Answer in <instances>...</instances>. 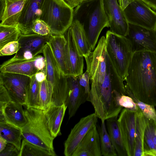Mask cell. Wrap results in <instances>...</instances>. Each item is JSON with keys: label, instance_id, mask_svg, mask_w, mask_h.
Here are the masks:
<instances>
[{"label": "cell", "instance_id": "cell-1", "mask_svg": "<svg viewBox=\"0 0 156 156\" xmlns=\"http://www.w3.org/2000/svg\"><path fill=\"white\" fill-rule=\"evenodd\" d=\"M124 81L125 90L140 101L156 106V54L134 52Z\"/></svg>", "mask_w": 156, "mask_h": 156}, {"label": "cell", "instance_id": "cell-2", "mask_svg": "<svg viewBox=\"0 0 156 156\" xmlns=\"http://www.w3.org/2000/svg\"><path fill=\"white\" fill-rule=\"evenodd\" d=\"M105 76L101 84L91 86L87 101L92 104L94 113L101 122L118 117L122 107L117 105L115 100L114 90L126 95L124 81L112 65L107 53Z\"/></svg>", "mask_w": 156, "mask_h": 156}, {"label": "cell", "instance_id": "cell-3", "mask_svg": "<svg viewBox=\"0 0 156 156\" xmlns=\"http://www.w3.org/2000/svg\"><path fill=\"white\" fill-rule=\"evenodd\" d=\"M73 20L78 21L82 25L92 51L102 30L109 27L103 0L82 1L74 10Z\"/></svg>", "mask_w": 156, "mask_h": 156}, {"label": "cell", "instance_id": "cell-4", "mask_svg": "<svg viewBox=\"0 0 156 156\" xmlns=\"http://www.w3.org/2000/svg\"><path fill=\"white\" fill-rule=\"evenodd\" d=\"M25 113L27 121L21 129L23 137L31 143L55 152L53 145L54 139L48 127L44 111L27 108Z\"/></svg>", "mask_w": 156, "mask_h": 156}, {"label": "cell", "instance_id": "cell-5", "mask_svg": "<svg viewBox=\"0 0 156 156\" xmlns=\"http://www.w3.org/2000/svg\"><path fill=\"white\" fill-rule=\"evenodd\" d=\"M74 10L64 0H44L40 19L49 26L51 34H64L73 20Z\"/></svg>", "mask_w": 156, "mask_h": 156}, {"label": "cell", "instance_id": "cell-6", "mask_svg": "<svg viewBox=\"0 0 156 156\" xmlns=\"http://www.w3.org/2000/svg\"><path fill=\"white\" fill-rule=\"evenodd\" d=\"M106 52L115 69L124 81L133 53L129 40L108 30L105 35Z\"/></svg>", "mask_w": 156, "mask_h": 156}, {"label": "cell", "instance_id": "cell-7", "mask_svg": "<svg viewBox=\"0 0 156 156\" xmlns=\"http://www.w3.org/2000/svg\"><path fill=\"white\" fill-rule=\"evenodd\" d=\"M106 38L102 36L94 51L84 57L91 86H99L103 82L106 71Z\"/></svg>", "mask_w": 156, "mask_h": 156}, {"label": "cell", "instance_id": "cell-8", "mask_svg": "<svg viewBox=\"0 0 156 156\" xmlns=\"http://www.w3.org/2000/svg\"><path fill=\"white\" fill-rule=\"evenodd\" d=\"M123 11L129 23L155 30L156 12L142 0H135Z\"/></svg>", "mask_w": 156, "mask_h": 156}, {"label": "cell", "instance_id": "cell-9", "mask_svg": "<svg viewBox=\"0 0 156 156\" xmlns=\"http://www.w3.org/2000/svg\"><path fill=\"white\" fill-rule=\"evenodd\" d=\"M31 77L11 73H0V83L8 91L12 101L26 106L27 92Z\"/></svg>", "mask_w": 156, "mask_h": 156}, {"label": "cell", "instance_id": "cell-10", "mask_svg": "<svg viewBox=\"0 0 156 156\" xmlns=\"http://www.w3.org/2000/svg\"><path fill=\"white\" fill-rule=\"evenodd\" d=\"M131 44L133 53L148 51L156 54V31L129 23L126 36Z\"/></svg>", "mask_w": 156, "mask_h": 156}, {"label": "cell", "instance_id": "cell-11", "mask_svg": "<svg viewBox=\"0 0 156 156\" xmlns=\"http://www.w3.org/2000/svg\"><path fill=\"white\" fill-rule=\"evenodd\" d=\"M98 117L94 113L81 118L71 129L64 143V154L66 156H72L78 146L93 127L96 126Z\"/></svg>", "mask_w": 156, "mask_h": 156}, {"label": "cell", "instance_id": "cell-12", "mask_svg": "<svg viewBox=\"0 0 156 156\" xmlns=\"http://www.w3.org/2000/svg\"><path fill=\"white\" fill-rule=\"evenodd\" d=\"M136 112L122 109L117 122L128 156H134Z\"/></svg>", "mask_w": 156, "mask_h": 156}, {"label": "cell", "instance_id": "cell-13", "mask_svg": "<svg viewBox=\"0 0 156 156\" xmlns=\"http://www.w3.org/2000/svg\"><path fill=\"white\" fill-rule=\"evenodd\" d=\"M50 34L42 35L37 34H21L18 40L19 49L14 57L29 59L42 53Z\"/></svg>", "mask_w": 156, "mask_h": 156}, {"label": "cell", "instance_id": "cell-14", "mask_svg": "<svg viewBox=\"0 0 156 156\" xmlns=\"http://www.w3.org/2000/svg\"><path fill=\"white\" fill-rule=\"evenodd\" d=\"M105 11L108 17L110 30L117 34L126 37L129 23L118 0H103Z\"/></svg>", "mask_w": 156, "mask_h": 156}, {"label": "cell", "instance_id": "cell-15", "mask_svg": "<svg viewBox=\"0 0 156 156\" xmlns=\"http://www.w3.org/2000/svg\"><path fill=\"white\" fill-rule=\"evenodd\" d=\"M67 80L68 92L65 104L69 119L74 116L80 106L87 101L89 95L80 85L78 76H67Z\"/></svg>", "mask_w": 156, "mask_h": 156}, {"label": "cell", "instance_id": "cell-16", "mask_svg": "<svg viewBox=\"0 0 156 156\" xmlns=\"http://www.w3.org/2000/svg\"><path fill=\"white\" fill-rule=\"evenodd\" d=\"M64 35L66 40L67 57L70 76H77L83 73L84 56L77 45L70 27Z\"/></svg>", "mask_w": 156, "mask_h": 156}, {"label": "cell", "instance_id": "cell-17", "mask_svg": "<svg viewBox=\"0 0 156 156\" xmlns=\"http://www.w3.org/2000/svg\"><path fill=\"white\" fill-rule=\"evenodd\" d=\"M39 55L29 59L14 57L0 66V72L20 74L31 77L40 71L37 61Z\"/></svg>", "mask_w": 156, "mask_h": 156}, {"label": "cell", "instance_id": "cell-18", "mask_svg": "<svg viewBox=\"0 0 156 156\" xmlns=\"http://www.w3.org/2000/svg\"><path fill=\"white\" fill-rule=\"evenodd\" d=\"M44 0H26L18 23L21 34H32L34 22L40 18Z\"/></svg>", "mask_w": 156, "mask_h": 156}, {"label": "cell", "instance_id": "cell-19", "mask_svg": "<svg viewBox=\"0 0 156 156\" xmlns=\"http://www.w3.org/2000/svg\"><path fill=\"white\" fill-rule=\"evenodd\" d=\"M101 156L99 134L96 126L89 131L72 156Z\"/></svg>", "mask_w": 156, "mask_h": 156}, {"label": "cell", "instance_id": "cell-20", "mask_svg": "<svg viewBox=\"0 0 156 156\" xmlns=\"http://www.w3.org/2000/svg\"><path fill=\"white\" fill-rule=\"evenodd\" d=\"M47 43L63 73L70 76L66 49V40L64 34L55 35L51 34Z\"/></svg>", "mask_w": 156, "mask_h": 156}, {"label": "cell", "instance_id": "cell-21", "mask_svg": "<svg viewBox=\"0 0 156 156\" xmlns=\"http://www.w3.org/2000/svg\"><path fill=\"white\" fill-rule=\"evenodd\" d=\"M23 106L20 103L11 101L0 112V117L4 116L5 122L21 129L27 121Z\"/></svg>", "mask_w": 156, "mask_h": 156}, {"label": "cell", "instance_id": "cell-22", "mask_svg": "<svg viewBox=\"0 0 156 156\" xmlns=\"http://www.w3.org/2000/svg\"><path fill=\"white\" fill-rule=\"evenodd\" d=\"M67 108L64 104L60 105H51L44 111L48 127L54 139L61 134V126Z\"/></svg>", "mask_w": 156, "mask_h": 156}, {"label": "cell", "instance_id": "cell-23", "mask_svg": "<svg viewBox=\"0 0 156 156\" xmlns=\"http://www.w3.org/2000/svg\"><path fill=\"white\" fill-rule=\"evenodd\" d=\"M5 5L0 16V25L18 26V22L26 0H5Z\"/></svg>", "mask_w": 156, "mask_h": 156}, {"label": "cell", "instance_id": "cell-24", "mask_svg": "<svg viewBox=\"0 0 156 156\" xmlns=\"http://www.w3.org/2000/svg\"><path fill=\"white\" fill-rule=\"evenodd\" d=\"M118 117L106 120L107 129L118 156H128L118 125Z\"/></svg>", "mask_w": 156, "mask_h": 156}, {"label": "cell", "instance_id": "cell-25", "mask_svg": "<svg viewBox=\"0 0 156 156\" xmlns=\"http://www.w3.org/2000/svg\"><path fill=\"white\" fill-rule=\"evenodd\" d=\"M136 114L134 156H143L144 139L147 119L139 108Z\"/></svg>", "mask_w": 156, "mask_h": 156}, {"label": "cell", "instance_id": "cell-26", "mask_svg": "<svg viewBox=\"0 0 156 156\" xmlns=\"http://www.w3.org/2000/svg\"><path fill=\"white\" fill-rule=\"evenodd\" d=\"M77 45L84 57L92 51L85 32L81 24L76 20H73L70 27Z\"/></svg>", "mask_w": 156, "mask_h": 156}, {"label": "cell", "instance_id": "cell-27", "mask_svg": "<svg viewBox=\"0 0 156 156\" xmlns=\"http://www.w3.org/2000/svg\"><path fill=\"white\" fill-rule=\"evenodd\" d=\"M0 136L20 150L23 136L21 129L6 122H0Z\"/></svg>", "mask_w": 156, "mask_h": 156}, {"label": "cell", "instance_id": "cell-28", "mask_svg": "<svg viewBox=\"0 0 156 156\" xmlns=\"http://www.w3.org/2000/svg\"><path fill=\"white\" fill-rule=\"evenodd\" d=\"M40 83L37 80L35 75L31 77L28 88L27 99V108L41 109L40 100Z\"/></svg>", "mask_w": 156, "mask_h": 156}, {"label": "cell", "instance_id": "cell-29", "mask_svg": "<svg viewBox=\"0 0 156 156\" xmlns=\"http://www.w3.org/2000/svg\"><path fill=\"white\" fill-rule=\"evenodd\" d=\"M99 134L102 156H118L106 129L105 121L101 122Z\"/></svg>", "mask_w": 156, "mask_h": 156}, {"label": "cell", "instance_id": "cell-30", "mask_svg": "<svg viewBox=\"0 0 156 156\" xmlns=\"http://www.w3.org/2000/svg\"><path fill=\"white\" fill-rule=\"evenodd\" d=\"M50 152L30 143L24 138L22 140L19 156H55Z\"/></svg>", "mask_w": 156, "mask_h": 156}, {"label": "cell", "instance_id": "cell-31", "mask_svg": "<svg viewBox=\"0 0 156 156\" xmlns=\"http://www.w3.org/2000/svg\"><path fill=\"white\" fill-rule=\"evenodd\" d=\"M21 34L18 26L0 25V49L10 42L18 41Z\"/></svg>", "mask_w": 156, "mask_h": 156}, {"label": "cell", "instance_id": "cell-32", "mask_svg": "<svg viewBox=\"0 0 156 156\" xmlns=\"http://www.w3.org/2000/svg\"><path fill=\"white\" fill-rule=\"evenodd\" d=\"M53 88L51 83L46 79L40 83V100L41 109L47 110L51 105Z\"/></svg>", "mask_w": 156, "mask_h": 156}, {"label": "cell", "instance_id": "cell-33", "mask_svg": "<svg viewBox=\"0 0 156 156\" xmlns=\"http://www.w3.org/2000/svg\"><path fill=\"white\" fill-rule=\"evenodd\" d=\"M147 119L144 139L143 156H156V147L151 136L152 127L154 121Z\"/></svg>", "mask_w": 156, "mask_h": 156}, {"label": "cell", "instance_id": "cell-34", "mask_svg": "<svg viewBox=\"0 0 156 156\" xmlns=\"http://www.w3.org/2000/svg\"><path fill=\"white\" fill-rule=\"evenodd\" d=\"M126 95L131 98L147 119H152L156 122V111L154 106L144 103L136 98L129 90H125Z\"/></svg>", "mask_w": 156, "mask_h": 156}, {"label": "cell", "instance_id": "cell-35", "mask_svg": "<svg viewBox=\"0 0 156 156\" xmlns=\"http://www.w3.org/2000/svg\"><path fill=\"white\" fill-rule=\"evenodd\" d=\"M114 96L116 103L119 106L135 112H136L139 108L133 99L127 95L121 94L114 90Z\"/></svg>", "mask_w": 156, "mask_h": 156}, {"label": "cell", "instance_id": "cell-36", "mask_svg": "<svg viewBox=\"0 0 156 156\" xmlns=\"http://www.w3.org/2000/svg\"><path fill=\"white\" fill-rule=\"evenodd\" d=\"M32 34L45 35L51 34L49 26L40 19L36 20L34 22L31 29Z\"/></svg>", "mask_w": 156, "mask_h": 156}, {"label": "cell", "instance_id": "cell-37", "mask_svg": "<svg viewBox=\"0 0 156 156\" xmlns=\"http://www.w3.org/2000/svg\"><path fill=\"white\" fill-rule=\"evenodd\" d=\"M18 41L10 42L0 49V56L10 55L16 53L19 49Z\"/></svg>", "mask_w": 156, "mask_h": 156}, {"label": "cell", "instance_id": "cell-38", "mask_svg": "<svg viewBox=\"0 0 156 156\" xmlns=\"http://www.w3.org/2000/svg\"><path fill=\"white\" fill-rule=\"evenodd\" d=\"M12 101L11 97L3 84L0 83V112L3 111L5 106Z\"/></svg>", "mask_w": 156, "mask_h": 156}, {"label": "cell", "instance_id": "cell-39", "mask_svg": "<svg viewBox=\"0 0 156 156\" xmlns=\"http://www.w3.org/2000/svg\"><path fill=\"white\" fill-rule=\"evenodd\" d=\"M78 77L80 85L89 95L90 91L89 85L90 79L88 72L86 70L84 73L78 76Z\"/></svg>", "mask_w": 156, "mask_h": 156}, {"label": "cell", "instance_id": "cell-40", "mask_svg": "<svg viewBox=\"0 0 156 156\" xmlns=\"http://www.w3.org/2000/svg\"><path fill=\"white\" fill-rule=\"evenodd\" d=\"M20 152L15 145L8 143L5 149L0 152V156H19Z\"/></svg>", "mask_w": 156, "mask_h": 156}, {"label": "cell", "instance_id": "cell-41", "mask_svg": "<svg viewBox=\"0 0 156 156\" xmlns=\"http://www.w3.org/2000/svg\"><path fill=\"white\" fill-rule=\"evenodd\" d=\"M71 8L77 6L83 0H64Z\"/></svg>", "mask_w": 156, "mask_h": 156}, {"label": "cell", "instance_id": "cell-42", "mask_svg": "<svg viewBox=\"0 0 156 156\" xmlns=\"http://www.w3.org/2000/svg\"><path fill=\"white\" fill-rule=\"evenodd\" d=\"M35 76L37 80L41 82L46 79V71H40L35 74Z\"/></svg>", "mask_w": 156, "mask_h": 156}, {"label": "cell", "instance_id": "cell-43", "mask_svg": "<svg viewBox=\"0 0 156 156\" xmlns=\"http://www.w3.org/2000/svg\"><path fill=\"white\" fill-rule=\"evenodd\" d=\"M134 0H118V2L121 8L123 10L129 4Z\"/></svg>", "mask_w": 156, "mask_h": 156}, {"label": "cell", "instance_id": "cell-44", "mask_svg": "<svg viewBox=\"0 0 156 156\" xmlns=\"http://www.w3.org/2000/svg\"><path fill=\"white\" fill-rule=\"evenodd\" d=\"M149 5L151 8L156 10V0H142Z\"/></svg>", "mask_w": 156, "mask_h": 156}, {"label": "cell", "instance_id": "cell-45", "mask_svg": "<svg viewBox=\"0 0 156 156\" xmlns=\"http://www.w3.org/2000/svg\"><path fill=\"white\" fill-rule=\"evenodd\" d=\"M7 143L6 140L0 136V152L5 149Z\"/></svg>", "mask_w": 156, "mask_h": 156}, {"label": "cell", "instance_id": "cell-46", "mask_svg": "<svg viewBox=\"0 0 156 156\" xmlns=\"http://www.w3.org/2000/svg\"><path fill=\"white\" fill-rule=\"evenodd\" d=\"M5 5V0H0V16L2 15Z\"/></svg>", "mask_w": 156, "mask_h": 156}, {"label": "cell", "instance_id": "cell-47", "mask_svg": "<svg viewBox=\"0 0 156 156\" xmlns=\"http://www.w3.org/2000/svg\"><path fill=\"white\" fill-rule=\"evenodd\" d=\"M86 0H83V1H86Z\"/></svg>", "mask_w": 156, "mask_h": 156}, {"label": "cell", "instance_id": "cell-48", "mask_svg": "<svg viewBox=\"0 0 156 156\" xmlns=\"http://www.w3.org/2000/svg\"><path fill=\"white\" fill-rule=\"evenodd\" d=\"M155 31H156V30H155Z\"/></svg>", "mask_w": 156, "mask_h": 156}, {"label": "cell", "instance_id": "cell-49", "mask_svg": "<svg viewBox=\"0 0 156 156\" xmlns=\"http://www.w3.org/2000/svg\"></svg>", "mask_w": 156, "mask_h": 156}]
</instances>
